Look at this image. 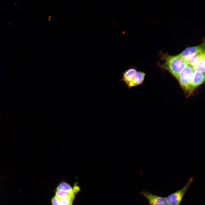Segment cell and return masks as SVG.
I'll return each mask as SVG.
<instances>
[{"label":"cell","mask_w":205,"mask_h":205,"mask_svg":"<svg viewBox=\"0 0 205 205\" xmlns=\"http://www.w3.org/2000/svg\"><path fill=\"white\" fill-rule=\"evenodd\" d=\"M204 56H205V52L199 53L192 56L187 61V62L188 64L193 66L201 58Z\"/></svg>","instance_id":"30bf717a"},{"label":"cell","mask_w":205,"mask_h":205,"mask_svg":"<svg viewBox=\"0 0 205 205\" xmlns=\"http://www.w3.org/2000/svg\"><path fill=\"white\" fill-rule=\"evenodd\" d=\"M192 66L195 71H201L204 73L205 56L201 58Z\"/></svg>","instance_id":"8fae6325"},{"label":"cell","mask_w":205,"mask_h":205,"mask_svg":"<svg viewBox=\"0 0 205 205\" xmlns=\"http://www.w3.org/2000/svg\"><path fill=\"white\" fill-rule=\"evenodd\" d=\"M57 198L60 205H73V201L67 198Z\"/></svg>","instance_id":"4fadbf2b"},{"label":"cell","mask_w":205,"mask_h":205,"mask_svg":"<svg viewBox=\"0 0 205 205\" xmlns=\"http://www.w3.org/2000/svg\"><path fill=\"white\" fill-rule=\"evenodd\" d=\"M161 57L163 62L161 64L162 67L169 71L178 80L181 71L188 64L187 62L179 55L174 56L161 53Z\"/></svg>","instance_id":"6da1fadb"},{"label":"cell","mask_w":205,"mask_h":205,"mask_svg":"<svg viewBox=\"0 0 205 205\" xmlns=\"http://www.w3.org/2000/svg\"><path fill=\"white\" fill-rule=\"evenodd\" d=\"M193 179V178H190L183 188L166 197L170 205H180L184 195L190 187Z\"/></svg>","instance_id":"3957f363"},{"label":"cell","mask_w":205,"mask_h":205,"mask_svg":"<svg viewBox=\"0 0 205 205\" xmlns=\"http://www.w3.org/2000/svg\"><path fill=\"white\" fill-rule=\"evenodd\" d=\"M141 194L147 199L151 205H170L166 197L156 195L146 191H142Z\"/></svg>","instance_id":"277c9868"},{"label":"cell","mask_w":205,"mask_h":205,"mask_svg":"<svg viewBox=\"0 0 205 205\" xmlns=\"http://www.w3.org/2000/svg\"><path fill=\"white\" fill-rule=\"evenodd\" d=\"M137 71L134 68L130 67L127 69L123 72L120 81L124 83L126 86L130 89L134 87L133 81Z\"/></svg>","instance_id":"5b68a950"},{"label":"cell","mask_w":205,"mask_h":205,"mask_svg":"<svg viewBox=\"0 0 205 205\" xmlns=\"http://www.w3.org/2000/svg\"><path fill=\"white\" fill-rule=\"evenodd\" d=\"M72 188L75 194H77L80 190L79 186L76 184H75Z\"/></svg>","instance_id":"9a60e30c"},{"label":"cell","mask_w":205,"mask_h":205,"mask_svg":"<svg viewBox=\"0 0 205 205\" xmlns=\"http://www.w3.org/2000/svg\"></svg>","instance_id":"2e32d148"},{"label":"cell","mask_w":205,"mask_h":205,"mask_svg":"<svg viewBox=\"0 0 205 205\" xmlns=\"http://www.w3.org/2000/svg\"><path fill=\"white\" fill-rule=\"evenodd\" d=\"M55 196L58 198H67L73 201L75 198L71 196L68 192L56 190Z\"/></svg>","instance_id":"7c38bea8"},{"label":"cell","mask_w":205,"mask_h":205,"mask_svg":"<svg viewBox=\"0 0 205 205\" xmlns=\"http://www.w3.org/2000/svg\"><path fill=\"white\" fill-rule=\"evenodd\" d=\"M195 71L193 66L188 64L181 71L178 79L181 87L187 96L191 95V83Z\"/></svg>","instance_id":"7a4b0ae2"},{"label":"cell","mask_w":205,"mask_h":205,"mask_svg":"<svg viewBox=\"0 0 205 205\" xmlns=\"http://www.w3.org/2000/svg\"><path fill=\"white\" fill-rule=\"evenodd\" d=\"M56 190L67 192L71 196L75 198V194L72 188L69 184L66 182H62L60 183L58 186Z\"/></svg>","instance_id":"ba28073f"},{"label":"cell","mask_w":205,"mask_h":205,"mask_svg":"<svg viewBox=\"0 0 205 205\" xmlns=\"http://www.w3.org/2000/svg\"><path fill=\"white\" fill-rule=\"evenodd\" d=\"M204 52V44L186 48L179 55L186 62L193 55Z\"/></svg>","instance_id":"8992f818"},{"label":"cell","mask_w":205,"mask_h":205,"mask_svg":"<svg viewBox=\"0 0 205 205\" xmlns=\"http://www.w3.org/2000/svg\"><path fill=\"white\" fill-rule=\"evenodd\" d=\"M51 201L52 205H60L57 198L55 196L52 198Z\"/></svg>","instance_id":"5bb4252c"},{"label":"cell","mask_w":205,"mask_h":205,"mask_svg":"<svg viewBox=\"0 0 205 205\" xmlns=\"http://www.w3.org/2000/svg\"><path fill=\"white\" fill-rule=\"evenodd\" d=\"M145 73L142 71H137L134 77L133 84L134 87L142 84L145 77Z\"/></svg>","instance_id":"9c48e42d"},{"label":"cell","mask_w":205,"mask_h":205,"mask_svg":"<svg viewBox=\"0 0 205 205\" xmlns=\"http://www.w3.org/2000/svg\"><path fill=\"white\" fill-rule=\"evenodd\" d=\"M204 80V72L201 71H195L191 83L190 92L191 95L196 89L203 84Z\"/></svg>","instance_id":"52a82bcc"}]
</instances>
